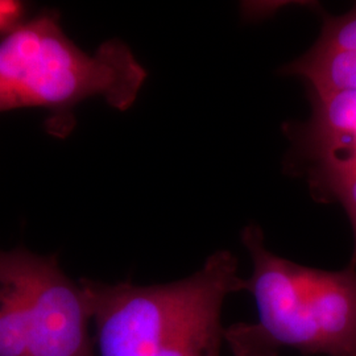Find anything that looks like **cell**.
Wrapping results in <instances>:
<instances>
[{"label": "cell", "mask_w": 356, "mask_h": 356, "mask_svg": "<svg viewBox=\"0 0 356 356\" xmlns=\"http://www.w3.org/2000/svg\"><path fill=\"white\" fill-rule=\"evenodd\" d=\"M79 282L101 356H220L222 307L229 294L244 291L236 257L223 250L191 277L169 284Z\"/></svg>", "instance_id": "cell-1"}, {"label": "cell", "mask_w": 356, "mask_h": 356, "mask_svg": "<svg viewBox=\"0 0 356 356\" xmlns=\"http://www.w3.org/2000/svg\"><path fill=\"white\" fill-rule=\"evenodd\" d=\"M252 259L244 291L254 296V325L225 330L235 356H277L281 348L305 355L356 356V270L304 267L270 252L257 225L243 229Z\"/></svg>", "instance_id": "cell-2"}, {"label": "cell", "mask_w": 356, "mask_h": 356, "mask_svg": "<svg viewBox=\"0 0 356 356\" xmlns=\"http://www.w3.org/2000/svg\"><path fill=\"white\" fill-rule=\"evenodd\" d=\"M145 79L144 66L123 41L111 38L94 53L82 51L56 13L23 22L0 40V113L47 108L49 131L58 136L70 131L76 104L102 98L126 111Z\"/></svg>", "instance_id": "cell-3"}, {"label": "cell", "mask_w": 356, "mask_h": 356, "mask_svg": "<svg viewBox=\"0 0 356 356\" xmlns=\"http://www.w3.org/2000/svg\"><path fill=\"white\" fill-rule=\"evenodd\" d=\"M89 301L56 256L0 250V356H95Z\"/></svg>", "instance_id": "cell-4"}, {"label": "cell", "mask_w": 356, "mask_h": 356, "mask_svg": "<svg viewBox=\"0 0 356 356\" xmlns=\"http://www.w3.org/2000/svg\"><path fill=\"white\" fill-rule=\"evenodd\" d=\"M310 98L312 116L293 132L294 145L316 194L326 197L356 173V91Z\"/></svg>", "instance_id": "cell-5"}, {"label": "cell", "mask_w": 356, "mask_h": 356, "mask_svg": "<svg viewBox=\"0 0 356 356\" xmlns=\"http://www.w3.org/2000/svg\"><path fill=\"white\" fill-rule=\"evenodd\" d=\"M302 78L310 95H332L356 91V51H344L316 42L304 56L284 70Z\"/></svg>", "instance_id": "cell-6"}, {"label": "cell", "mask_w": 356, "mask_h": 356, "mask_svg": "<svg viewBox=\"0 0 356 356\" xmlns=\"http://www.w3.org/2000/svg\"><path fill=\"white\" fill-rule=\"evenodd\" d=\"M317 42L337 49L356 51V6L344 15L326 16Z\"/></svg>", "instance_id": "cell-7"}, {"label": "cell", "mask_w": 356, "mask_h": 356, "mask_svg": "<svg viewBox=\"0 0 356 356\" xmlns=\"http://www.w3.org/2000/svg\"><path fill=\"white\" fill-rule=\"evenodd\" d=\"M326 197L342 204L350 219L354 234V251L351 254V261L348 267L356 270V173L334 186Z\"/></svg>", "instance_id": "cell-8"}, {"label": "cell", "mask_w": 356, "mask_h": 356, "mask_svg": "<svg viewBox=\"0 0 356 356\" xmlns=\"http://www.w3.org/2000/svg\"><path fill=\"white\" fill-rule=\"evenodd\" d=\"M24 6L19 1H1L0 0V36L4 38L13 32L16 26L24 20Z\"/></svg>", "instance_id": "cell-9"}]
</instances>
